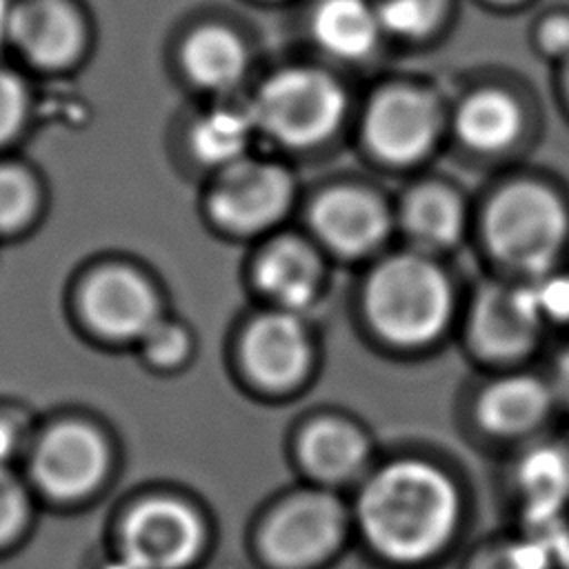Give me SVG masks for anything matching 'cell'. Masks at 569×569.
Listing matches in <instances>:
<instances>
[{
    "label": "cell",
    "mask_w": 569,
    "mask_h": 569,
    "mask_svg": "<svg viewBox=\"0 0 569 569\" xmlns=\"http://www.w3.org/2000/svg\"><path fill=\"white\" fill-rule=\"evenodd\" d=\"M405 220L413 238L431 247L451 244L460 236L462 227L458 200L440 187H425L416 191L407 200Z\"/></svg>",
    "instance_id": "603a6c76"
},
{
    "label": "cell",
    "mask_w": 569,
    "mask_h": 569,
    "mask_svg": "<svg viewBox=\"0 0 569 569\" xmlns=\"http://www.w3.org/2000/svg\"><path fill=\"white\" fill-rule=\"evenodd\" d=\"M311 29L325 51L358 60L371 53L382 27L376 9L365 0H325L313 13Z\"/></svg>",
    "instance_id": "2e32d148"
},
{
    "label": "cell",
    "mask_w": 569,
    "mask_h": 569,
    "mask_svg": "<svg viewBox=\"0 0 569 569\" xmlns=\"http://www.w3.org/2000/svg\"><path fill=\"white\" fill-rule=\"evenodd\" d=\"M82 307L98 331L122 340L140 338L158 320L153 291L127 269L96 273L84 287Z\"/></svg>",
    "instance_id": "30bf717a"
},
{
    "label": "cell",
    "mask_w": 569,
    "mask_h": 569,
    "mask_svg": "<svg viewBox=\"0 0 569 569\" xmlns=\"http://www.w3.org/2000/svg\"><path fill=\"white\" fill-rule=\"evenodd\" d=\"M253 127L249 109L240 111L238 107H216L196 122L191 144L204 162L229 167L240 160Z\"/></svg>",
    "instance_id": "7402d4cb"
},
{
    "label": "cell",
    "mask_w": 569,
    "mask_h": 569,
    "mask_svg": "<svg viewBox=\"0 0 569 569\" xmlns=\"http://www.w3.org/2000/svg\"><path fill=\"white\" fill-rule=\"evenodd\" d=\"M453 480L422 460H398L362 489L358 522L369 545L387 560L418 565L436 558L460 525Z\"/></svg>",
    "instance_id": "6da1fadb"
},
{
    "label": "cell",
    "mask_w": 569,
    "mask_h": 569,
    "mask_svg": "<svg viewBox=\"0 0 569 569\" xmlns=\"http://www.w3.org/2000/svg\"><path fill=\"white\" fill-rule=\"evenodd\" d=\"M27 93L18 76L0 69V144L11 140L24 122Z\"/></svg>",
    "instance_id": "f546056e"
},
{
    "label": "cell",
    "mask_w": 569,
    "mask_h": 569,
    "mask_svg": "<svg viewBox=\"0 0 569 569\" xmlns=\"http://www.w3.org/2000/svg\"><path fill=\"white\" fill-rule=\"evenodd\" d=\"M365 131L380 158L407 164L425 156L433 144L438 113L427 96L411 89H391L369 107Z\"/></svg>",
    "instance_id": "9c48e42d"
},
{
    "label": "cell",
    "mask_w": 569,
    "mask_h": 569,
    "mask_svg": "<svg viewBox=\"0 0 569 569\" xmlns=\"http://www.w3.org/2000/svg\"><path fill=\"white\" fill-rule=\"evenodd\" d=\"M542 47L549 53H567L569 51V20L556 18L542 27Z\"/></svg>",
    "instance_id": "4dcf8cb0"
},
{
    "label": "cell",
    "mask_w": 569,
    "mask_h": 569,
    "mask_svg": "<svg viewBox=\"0 0 569 569\" xmlns=\"http://www.w3.org/2000/svg\"><path fill=\"white\" fill-rule=\"evenodd\" d=\"M249 371L269 387L296 382L309 365L305 327L291 311L269 313L256 320L242 342Z\"/></svg>",
    "instance_id": "8fae6325"
},
{
    "label": "cell",
    "mask_w": 569,
    "mask_h": 569,
    "mask_svg": "<svg viewBox=\"0 0 569 569\" xmlns=\"http://www.w3.org/2000/svg\"><path fill=\"white\" fill-rule=\"evenodd\" d=\"M244 60L242 42L222 27H204L184 44V69L207 89L233 87L244 71Z\"/></svg>",
    "instance_id": "d6986e66"
},
{
    "label": "cell",
    "mask_w": 569,
    "mask_h": 569,
    "mask_svg": "<svg viewBox=\"0 0 569 569\" xmlns=\"http://www.w3.org/2000/svg\"><path fill=\"white\" fill-rule=\"evenodd\" d=\"M529 513L562 511L569 500V453L553 445L529 449L516 471Z\"/></svg>",
    "instance_id": "ffe728a7"
},
{
    "label": "cell",
    "mask_w": 569,
    "mask_h": 569,
    "mask_svg": "<svg viewBox=\"0 0 569 569\" xmlns=\"http://www.w3.org/2000/svg\"><path fill=\"white\" fill-rule=\"evenodd\" d=\"M27 516L29 502L22 485L7 467H0V545H7L22 531Z\"/></svg>",
    "instance_id": "f1b7e54d"
},
{
    "label": "cell",
    "mask_w": 569,
    "mask_h": 569,
    "mask_svg": "<svg viewBox=\"0 0 569 569\" xmlns=\"http://www.w3.org/2000/svg\"><path fill=\"white\" fill-rule=\"evenodd\" d=\"M538 325L540 320L522 289L491 287L476 302L471 336L482 353L491 358H513L533 345Z\"/></svg>",
    "instance_id": "5bb4252c"
},
{
    "label": "cell",
    "mask_w": 569,
    "mask_h": 569,
    "mask_svg": "<svg viewBox=\"0 0 569 569\" xmlns=\"http://www.w3.org/2000/svg\"><path fill=\"white\" fill-rule=\"evenodd\" d=\"M256 278L269 298L293 313L311 302L318 282V264L302 242L282 238L260 256Z\"/></svg>",
    "instance_id": "9a60e30c"
},
{
    "label": "cell",
    "mask_w": 569,
    "mask_h": 569,
    "mask_svg": "<svg viewBox=\"0 0 569 569\" xmlns=\"http://www.w3.org/2000/svg\"><path fill=\"white\" fill-rule=\"evenodd\" d=\"M342 536V505L327 493H300L267 520L262 549L278 567L305 569L329 558Z\"/></svg>",
    "instance_id": "5b68a950"
},
{
    "label": "cell",
    "mask_w": 569,
    "mask_h": 569,
    "mask_svg": "<svg viewBox=\"0 0 569 569\" xmlns=\"http://www.w3.org/2000/svg\"><path fill=\"white\" fill-rule=\"evenodd\" d=\"M11 40L36 64L60 67L80 51L82 27L64 0H24L13 9Z\"/></svg>",
    "instance_id": "4fadbf2b"
},
{
    "label": "cell",
    "mask_w": 569,
    "mask_h": 569,
    "mask_svg": "<svg viewBox=\"0 0 569 569\" xmlns=\"http://www.w3.org/2000/svg\"><path fill=\"white\" fill-rule=\"evenodd\" d=\"M140 342H142V351H144L147 360H151L153 365H160V367L180 362L184 358L187 345H189L182 327L162 322L160 318L140 336Z\"/></svg>",
    "instance_id": "83f0119b"
},
{
    "label": "cell",
    "mask_w": 569,
    "mask_h": 569,
    "mask_svg": "<svg viewBox=\"0 0 569 569\" xmlns=\"http://www.w3.org/2000/svg\"><path fill=\"white\" fill-rule=\"evenodd\" d=\"M442 0H382L376 9L380 27L405 38L427 33L440 18Z\"/></svg>",
    "instance_id": "cb8c5ba5"
},
{
    "label": "cell",
    "mask_w": 569,
    "mask_h": 569,
    "mask_svg": "<svg viewBox=\"0 0 569 569\" xmlns=\"http://www.w3.org/2000/svg\"><path fill=\"white\" fill-rule=\"evenodd\" d=\"M300 453L316 478L342 482L365 465L367 442L360 431L340 420H320L305 433Z\"/></svg>",
    "instance_id": "ac0fdd59"
},
{
    "label": "cell",
    "mask_w": 569,
    "mask_h": 569,
    "mask_svg": "<svg viewBox=\"0 0 569 569\" xmlns=\"http://www.w3.org/2000/svg\"><path fill=\"white\" fill-rule=\"evenodd\" d=\"M565 236V211L542 187L513 184L496 196L487 211V238L493 253L525 271L551 267Z\"/></svg>",
    "instance_id": "277c9868"
},
{
    "label": "cell",
    "mask_w": 569,
    "mask_h": 569,
    "mask_svg": "<svg viewBox=\"0 0 569 569\" xmlns=\"http://www.w3.org/2000/svg\"><path fill=\"white\" fill-rule=\"evenodd\" d=\"M289 173L269 162L238 160L227 167L211 198L216 218L240 231H253L278 220L291 200Z\"/></svg>",
    "instance_id": "52a82bcc"
},
{
    "label": "cell",
    "mask_w": 569,
    "mask_h": 569,
    "mask_svg": "<svg viewBox=\"0 0 569 569\" xmlns=\"http://www.w3.org/2000/svg\"><path fill=\"white\" fill-rule=\"evenodd\" d=\"M107 449L87 425L67 422L53 427L36 447L33 476L53 498H80L104 476Z\"/></svg>",
    "instance_id": "ba28073f"
},
{
    "label": "cell",
    "mask_w": 569,
    "mask_h": 569,
    "mask_svg": "<svg viewBox=\"0 0 569 569\" xmlns=\"http://www.w3.org/2000/svg\"><path fill=\"white\" fill-rule=\"evenodd\" d=\"M18 447V429L11 420L0 418V467H7Z\"/></svg>",
    "instance_id": "1f68e13d"
},
{
    "label": "cell",
    "mask_w": 569,
    "mask_h": 569,
    "mask_svg": "<svg viewBox=\"0 0 569 569\" xmlns=\"http://www.w3.org/2000/svg\"><path fill=\"white\" fill-rule=\"evenodd\" d=\"M33 184L18 167H0V231L22 224L33 209Z\"/></svg>",
    "instance_id": "484cf974"
},
{
    "label": "cell",
    "mask_w": 569,
    "mask_h": 569,
    "mask_svg": "<svg viewBox=\"0 0 569 569\" xmlns=\"http://www.w3.org/2000/svg\"><path fill=\"white\" fill-rule=\"evenodd\" d=\"M549 396L536 380L511 378L489 387L478 402L482 427L496 436H522L545 418Z\"/></svg>",
    "instance_id": "e0dca14e"
},
{
    "label": "cell",
    "mask_w": 569,
    "mask_h": 569,
    "mask_svg": "<svg viewBox=\"0 0 569 569\" xmlns=\"http://www.w3.org/2000/svg\"><path fill=\"white\" fill-rule=\"evenodd\" d=\"M520 129L518 107L502 93L471 96L458 113V131L467 144L480 151L507 147Z\"/></svg>",
    "instance_id": "44dd1931"
},
{
    "label": "cell",
    "mask_w": 569,
    "mask_h": 569,
    "mask_svg": "<svg viewBox=\"0 0 569 569\" xmlns=\"http://www.w3.org/2000/svg\"><path fill=\"white\" fill-rule=\"evenodd\" d=\"M367 311L387 340L405 347L425 345L447 325L449 284L431 262L418 256H396L371 276Z\"/></svg>",
    "instance_id": "7a4b0ae2"
},
{
    "label": "cell",
    "mask_w": 569,
    "mask_h": 569,
    "mask_svg": "<svg viewBox=\"0 0 569 569\" xmlns=\"http://www.w3.org/2000/svg\"><path fill=\"white\" fill-rule=\"evenodd\" d=\"M249 111L269 138L289 147H311L338 129L345 93L322 71L287 69L258 91Z\"/></svg>",
    "instance_id": "3957f363"
},
{
    "label": "cell",
    "mask_w": 569,
    "mask_h": 569,
    "mask_svg": "<svg viewBox=\"0 0 569 569\" xmlns=\"http://www.w3.org/2000/svg\"><path fill=\"white\" fill-rule=\"evenodd\" d=\"M318 236L340 253L358 256L373 249L387 233L382 204L360 189L327 191L311 211Z\"/></svg>",
    "instance_id": "7c38bea8"
},
{
    "label": "cell",
    "mask_w": 569,
    "mask_h": 569,
    "mask_svg": "<svg viewBox=\"0 0 569 569\" xmlns=\"http://www.w3.org/2000/svg\"><path fill=\"white\" fill-rule=\"evenodd\" d=\"M567 569H569V562H567Z\"/></svg>",
    "instance_id": "e575fe53"
},
{
    "label": "cell",
    "mask_w": 569,
    "mask_h": 569,
    "mask_svg": "<svg viewBox=\"0 0 569 569\" xmlns=\"http://www.w3.org/2000/svg\"><path fill=\"white\" fill-rule=\"evenodd\" d=\"M13 4L9 0H0V44L11 40V24H13Z\"/></svg>",
    "instance_id": "d6a6232c"
},
{
    "label": "cell",
    "mask_w": 569,
    "mask_h": 569,
    "mask_svg": "<svg viewBox=\"0 0 569 569\" xmlns=\"http://www.w3.org/2000/svg\"><path fill=\"white\" fill-rule=\"evenodd\" d=\"M558 562L527 536L496 542L471 560V569H556Z\"/></svg>",
    "instance_id": "d4e9b609"
},
{
    "label": "cell",
    "mask_w": 569,
    "mask_h": 569,
    "mask_svg": "<svg viewBox=\"0 0 569 569\" xmlns=\"http://www.w3.org/2000/svg\"><path fill=\"white\" fill-rule=\"evenodd\" d=\"M538 320H569V276L536 273V280L520 287Z\"/></svg>",
    "instance_id": "4316f807"
},
{
    "label": "cell",
    "mask_w": 569,
    "mask_h": 569,
    "mask_svg": "<svg viewBox=\"0 0 569 569\" xmlns=\"http://www.w3.org/2000/svg\"><path fill=\"white\" fill-rule=\"evenodd\" d=\"M120 542L122 560L136 569H182L200 553L204 529L187 505L153 498L129 513Z\"/></svg>",
    "instance_id": "8992f818"
},
{
    "label": "cell",
    "mask_w": 569,
    "mask_h": 569,
    "mask_svg": "<svg viewBox=\"0 0 569 569\" xmlns=\"http://www.w3.org/2000/svg\"><path fill=\"white\" fill-rule=\"evenodd\" d=\"M558 391L562 400L569 405V353L558 365Z\"/></svg>",
    "instance_id": "836d02e7"
}]
</instances>
